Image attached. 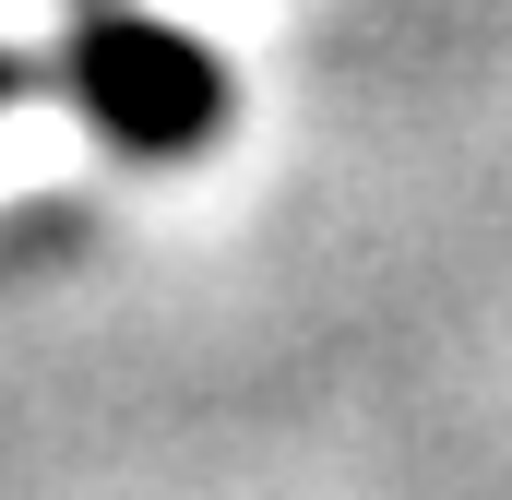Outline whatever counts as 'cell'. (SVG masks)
<instances>
[{
	"label": "cell",
	"mask_w": 512,
	"mask_h": 500,
	"mask_svg": "<svg viewBox=\"0 0 512 500\" xmlns=\"http://www.w3.org/2000/svg\"><path fill=\"white\" fill-rule=\"evenodd\" d=\"M12 84H24V72H12V60H0V96H12Z\"/></svg>",
	"instance_id": "7a4b0ae2"
},
{
	"label": "cell",
	"mask_w": 512,
	"mask_h": 500,
	"mask_svg": "<svg viewBox=\"0 0 512 500\" xmlns=\"http://www.w3.org/2000/svg\"><path fill=\"white\" fill-rule=\"evenodd\" d=\"M72 96H84L96 131H120L131 155H179V143H203L215 108H227L215 60H203L191 36L143 24V12H96V24L72 36Z\"/></svg>",
	"instance_id": "6da1fadb"
}]
</instances>
